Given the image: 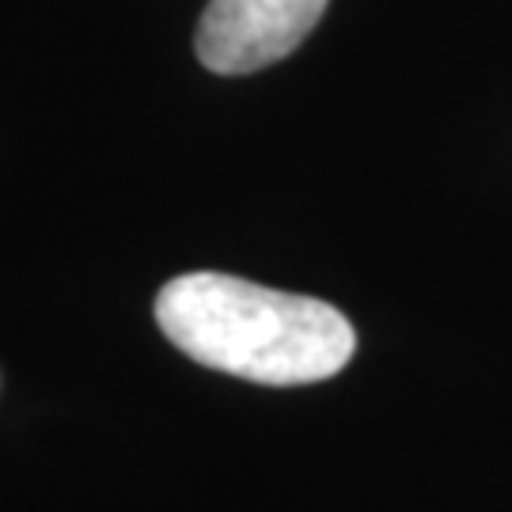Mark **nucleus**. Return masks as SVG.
<instances>
[{"mask_svg": "<svg viewBox=\"0 0 512 512\" xmlns=\"http://www.w3.org/2000/svg\"><path fill=\"white\" fill-rule=\"evenodd\" d=\"M330 0H209L194 50L209 73L247 76L289 57L315 31Z\"/></svg>", "mask_w": 512, "mask_h": 512, "instance_id": "2", "label": "nucleus"}, {"mask_svg": "<svg viewBox=\"0 0 512 512\" xmlns=\"http://www.w3.org/2000/svg\"><path fill=\"white\" fill-rule=\"evenodd\" d=\"M152 315L190 361L266 387L330 380L357 349L353 323L327 300L277 293L217 270L171 277Z\"/></svg>", "mask_w": 512, "mask_h": 512, "instance_id": "1", "label": "nucleus"}]
</instances>
